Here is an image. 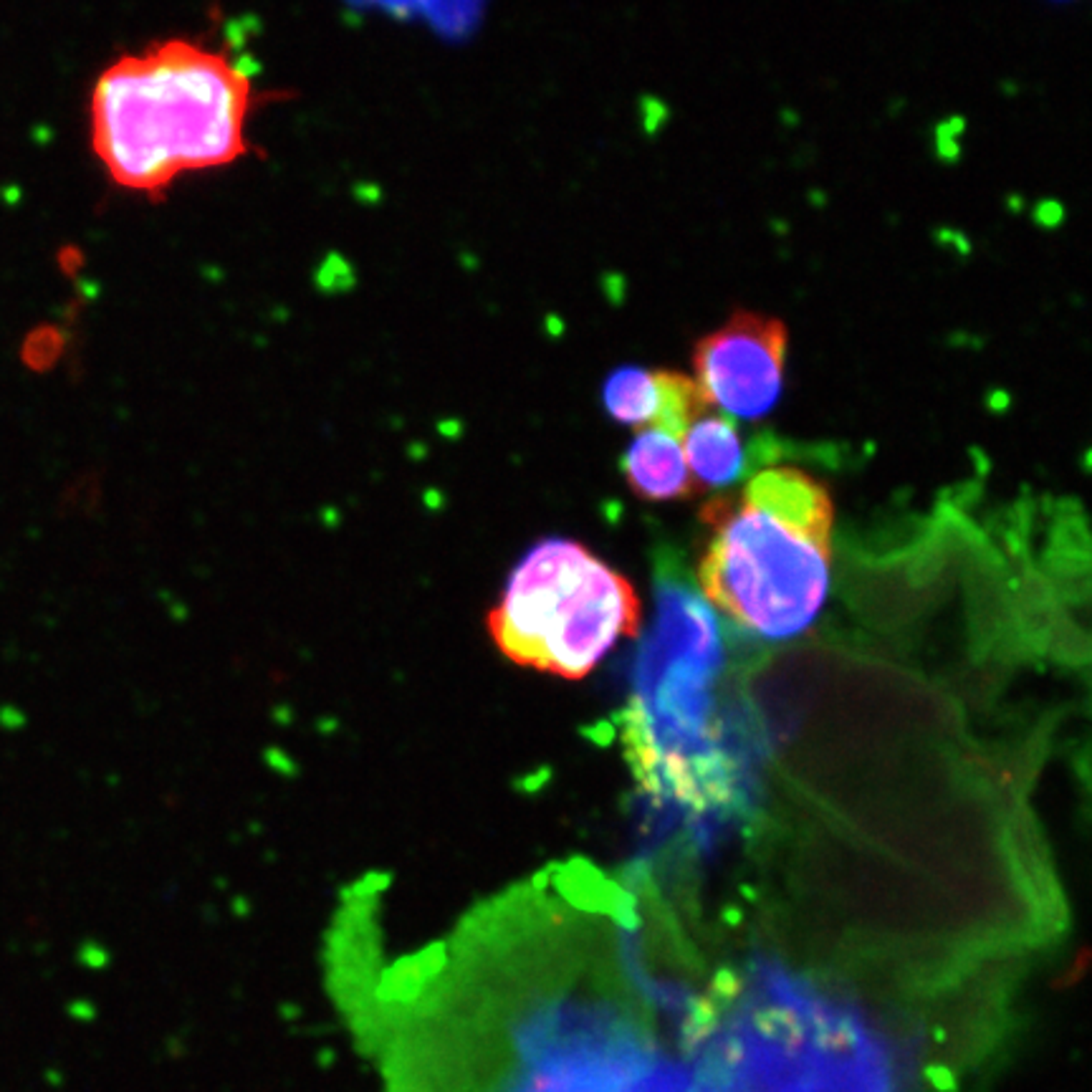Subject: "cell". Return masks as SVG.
<instances>
[{
	"label": "cell",
	"instance_id": "obj_1",
	"mask_svg": "<svg viewBox=\"0 0 1092 1092\" xmlns=\"http://www.w3.org/2000/svg\"><path fill=\"white\" fill-rule=\"evenodd\" d=\"M251 109V79L233 58L167 38L101 71L91 145L114 183L159 197L177 177L243 158Z\"/></svg>",
	"mask_w": 1092,
	"mask_h": 1092
},
{
	"label": "cell",
	"instance_id": "obj_2",
	"mask_svg": "<svg viewBox=\"0 0 1092 1092\" xmlns=\"http://www.w3.org/2000/svg\"><path fill=\"white\" fill-rule=\"evenodd\" d=\"M726 652L711 607L693 589L665 581L630 678L627 761L645 792L693 809L726 804L736 769L719 716Z\"/></svg>",
	"mask_w": 1092,
	"mask_h": 1092
},
{
	"label": "cell",
	"instance_id": "obj_3",
	"mask_svg": "<svg viewBox=\"0 0 1092 1092\" xmlns=\"http://www.w3.org/2000/svg\"><path fill=\"white\" fill-rule=\"evenodd\" d=\"M711 526L698 564L706 602L766 640L807 630L825 607L832 562V501L799 468H766L739 499L706 504Z\"/></svg>",
	"mask_w": 1092,
	"mask_h": 1092
},
{
	"label": "cell",
	"instance_id": "obj_4",
	"mask_svg": "<svg viewBox=\"0 0 1092 1092\" xmlns=\"http://www.w3.org/2000/svg\"><path fill=\"white\" fill-rule=\"evenodd\" d=\"M486 622L511 663L580 681L638 638L643 610L630 580L584 544L546 537L518 559Z\"/></svg>",
	"mask_w": 1092,
	"mask_h": 1092
},
{
	"label": "cell",
	"instance_id": "obj_5",
	"mask_svg": "<svg viewBox=\"0 0 1092 1092\" xmlns=\"http://www.w3.org/2000/svg\"><path fill=\"white\" fill-rule=\"evenodd\" d=\"M504 1032L491 1092H681L676 1062L600 1002L537 999Z\"/></svg>",
	"mask_w": 1092,
	"mask_h": 1092
},
{
	"label": "cell",
	"instance_id": "obj_6",
	"mask_svg": "<svg viewBox=\"0 0 1092 1092\" xmlns=\"http://www.w3.org/2000/svg\"><path fill=\"white\" fill-rule=\"evenodd\" d=\"M787 344L784 322L733 311L723 327L695 344V385L711 407L739 420H761L782 398Z\"/></svg>",
	"mask_w": 1092,
	"mask_h": 1092
},
{
	"label": "cell",
	"instance_id": "obj_7",
	"mask_svg": "<svg viewBox=\"0 0 1092 1092\" xmlns=\"http://www.w3.org/2000/svg\"><path fill=\"white\" fill-rule=\"evenodd\" d=\"M622 474L635 496L651 504L690 499L695 491L681 440L663 430L645 428L627 445Z\"/></svg>",
	"mask_w": 1092,
	"mask_h": 1092
},
{
	"label": "cell",
	"instance_id": "obj_8",
	"mask_svg": "<svg viewBox=\"0 0 1092 1092\" xmlns=\"http://www.w3.org/2000/svg\"><path fill=\"white\" fill-rule=\"evenodd\" d=\"M681 448L695 491L726 488L744 476L746 450L739 428L719 412H703L683 433Z\"/></svg>",
	"mask_w": 1092,
	"mask_h": 1092
},
{
	"label": "cell",
	"instance_id": "obj_9",
	"mask_svg": "<svg viewBox=\"0 0 1092 1092\" xmlns=\"http://www.w3.org/2000/svg\"><path fill=\"white\" fill-rule=\"evenodd\" d=\"M602 403H605L607 415L615 423L630 425V428H643L651 425L655 417L657 395L655 379L651 370L627 365L617 367L602 387Z\"/></svg>",
	"mask_w": 1092,
	"mask_h": 1092
},
{
	"label": "cell",
	"instance_id": "obj_10",
	"mask_svg": "<svg viewBox=\"0 0 1092 1092\" xmlns=\"http://www.w3.org/2000/svg\"><path fill=\"white\" fill-rule=\"evenodd\" d=\"M652 379H655L657 407L655 417L648 428L663 430L676 440H681L688 425L695 417L711 410V405L706 403L703 392L695 385V379L686 377V374L673 372V370H655Z\"/></svg>",
	"mask_w": 1092,
	"mask_h": 1092
}]
</instances>
